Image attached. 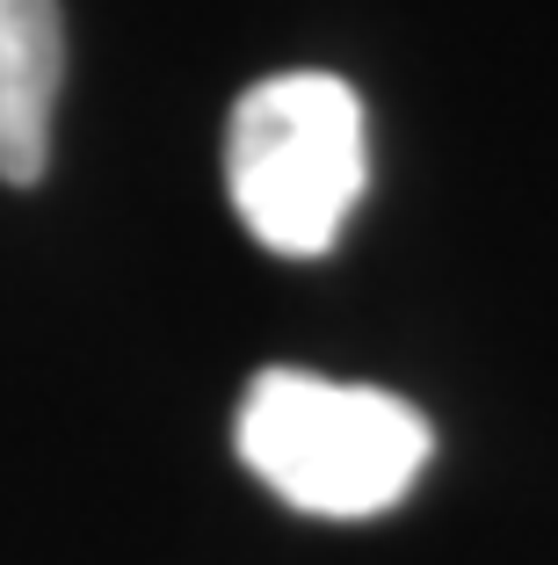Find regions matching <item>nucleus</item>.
<instances>
[{"mask_svg": "<svg viewBox=\"0 0 558 565\" xmlns=\"http://www.w3.org/2000/svg\"><path fill=\"white\" fill-rule=\"evenodd\" d=\"M240 465L297 515L362 522L413 493L428 449V414L378 384H334L313 370H262L232 420Z\"/></svg>", "mask_w": 558, "mask_h": 565, "instance_id": "1", "label": "nucleus"}, {"mask_svg": "<svg viewBox=\"0 0 558 565\" xmlns=\"http://www.w3.org/2000/svg\"><path fill=\"white\" fill-rule=\"evenodd\" d=\"M370 160H362V102L334 73H276L232 102L225 189L232 211L269 254L319 262L356 211Z\"/></svg>", "mask_w": 558, "mask_h": 565, "instance_id": "2", "label": "nucleus"}, {"mask_svg": "<svg viewBox=\"0 0 558 565\" xmlns=\"http://www.w3.org/2000/svg\"><path fill=\"white\" fill-rule=\"evenodd\" d=\"M59 81H66L59 0H0V182H44Z\"/></svg>", "mask_w": 558, "mask_h": 565, "instance_id": "3", "label": "nucleus"}]
</instances>
